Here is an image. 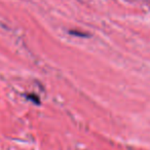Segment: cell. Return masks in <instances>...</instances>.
<instances>
[{"label": "cell", "mask_w": 150, "mask_h": 150, "mask_svg": "<svg viewBox=\"0 0 150 150\" xmlns=\"http://www.w3.org/2000/svg\"><path fill=\"white\" fill-rule=\"evenodd\" d=\"M27 98L29 99L30 101H32V102L36 103V104H39V98H38L36 95H27Z\"/></svg>", "instance_id": "cell-1"}, {"label": "cell", "mask_w": 150, "mask_h": 150, "mask_svg": "<svg viewBox=\"0 0 150 150\" xmlns=\"http://www.w3.org/2000/svg\"><path fill=\"white\" fill-rule=\"evenodd\" d=\"M72 35H76V36H80V37H84V36H86L84 33H82V32H77V31H71L70 32Z\"/></svg>", "instance_id": "cell-2"}]
</instances>
